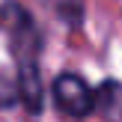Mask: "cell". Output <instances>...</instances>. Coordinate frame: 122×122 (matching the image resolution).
Segmentation results:
<instances>
[{"label": "cell", "mask_w": 122, "mask_h": 122, "mask_svg": "<svg viewBox=\"0 0 122 122\" xmlns=\"http://www.w3.org/2000/svg\"><path fill=\"white\" fill-rule=\"evenodd\" d=\"M18 98L24 101L27 113H42V101H45V92H42V75L36 60H18Z\"/></svg>", "instance_id": "2"}, {"label": "cell", "mask_w": 122, "mask_h": 122, "mask_svg": "<svg viewBox=\"0 0 122 122\" xmlns=\"http://www.w3.org/2000/svg\"><path fill=\"white\" fill-rule=\"evenodd\" d=\"M54 101L63 113L81 119V116H89V110L95 107V92L86 86V81L81 75L66 71L54 81Z\"/></svg>", "instance_id": "1"}, {"label": "cell", "mask_w": 122, "mask_h": 122, "mask_svg": "<svg viewBox=\"0 0 122 122\" xmlns=\"http://www.w3.org/2000/svg\"><path fill=\"white\" fill-rule=\"evenodd\" d=\"M95 110L104 119H122V83L119 81H104L95 89Z\"/></svg>", "instance_id": "3"}]
</instances>
